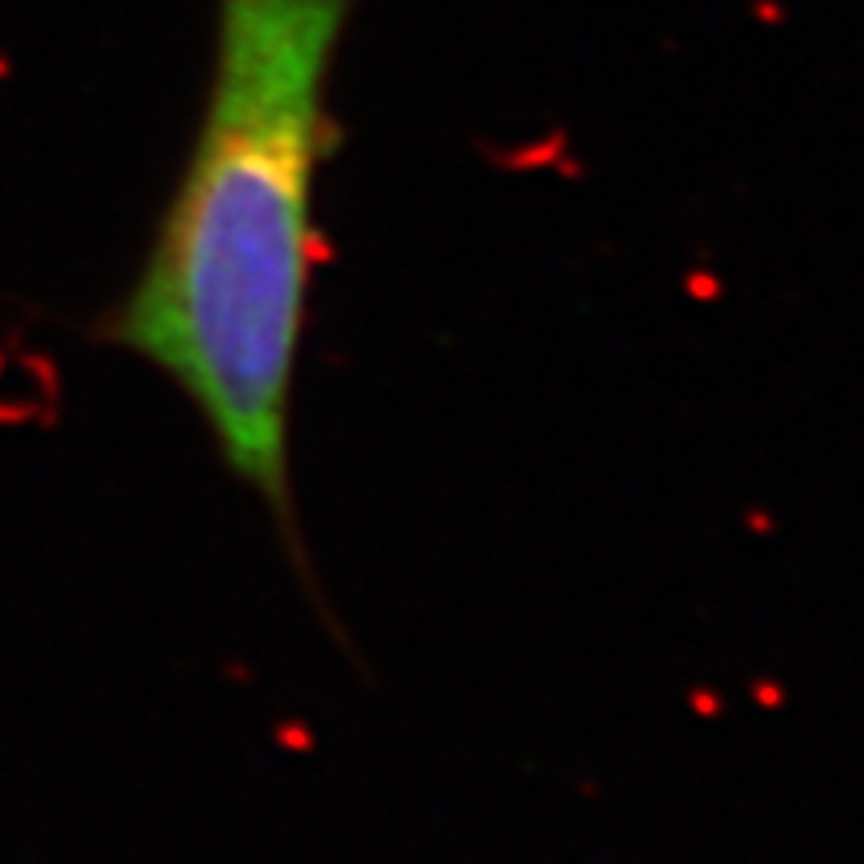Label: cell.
Instances as JSON below:
<instances>
[{"label": "cell", "instance_id": "cell-1", "mask_svg": "<svg viewBox=\"0 0 864 864\" xmlns=\"http://www.w3.org/2000/svg\"><path fill=\"white\" fill-rule=\"evenodd\" d=\"M356 0H217L197 136L133 289L96 336L185 393L301 556L292 388L321 257L329 81Z\"/></svg>", "mask_w": 864, "mask_h": 864}]
</instances>
